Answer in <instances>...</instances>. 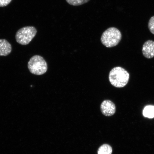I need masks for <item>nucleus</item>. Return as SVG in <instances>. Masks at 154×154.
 I'll use <instances>...</instances> for the list:
<instances>
[{"mask_svg": "<svg viewBox=\"0 0 154 154\" xmlns=\"http://www.w3.org/2000/svg\"><path fill=\"white\" fill-rule=\"evenodd\" d=\"M129 78V73L122 67H115L109 73V81L116 88H122L126 86Z\"/></svg>", "mask_w": 154, "mask_h": 154, "instance_id": "1", "label": "nucleus"}, {"mask_svg": "<svg viewBox=\"0 0 154 154\" xmlns=\"http://www.w3.org/2000/svg\"><path fill=\"white\" fill-rule=\"evenodd\" d=\"M122 38V34L118 29L111 27L105 31L102 35L101 41L107 48H112L117 45Z\"/></svg>", "mask_w": 154, "mask_h": 154, "instance_id": "2", "label": "nucleus"}, {"mask_svg": "<svg viewBox=\"0 0 154 154\" xmlns=\"http://www.w3.org/2000/svg\"><path fill=\"white\" fill-rule=\"evenodd\" d=\"M28 67L31 73L37 75L45 74L48 70L47 63L45 59L38 55L31 58L28 63Z\"/></svg>", "mask_w": 154, "mask_h": 154, "instance_id": "3", "label": "nucleus"}, {"mask_svg": "<svg viewBox=\"0 0 154 154\" xmlns=\"http://www.w3.org/2000/svg\"><path fill=\"white\" fill-rule=\"evenodd\" d=\"M37 30L34 27H24L17 32L15 38L17 43L21 45H28L35 36Z\"/></svg>", "mask_w": 154, "mask_h": 154, "instance_id": "4", "label": "nucleus"}, {"mask_svg": "<svg viewBox=\"0 0 154 154\" xmlns=\"http://www.w3.org/2000/svg\"><path fill=\"white\" fill-rule=\"evenodd\" d=\"M100 109L102 113L106 116H111L114 115L116 111V107L112 101L105 100L101 104Z\"/></svg>", "mask_w": 154, "mask_h": 154, "instance_id": "5", "label": "nucleus"}, {"mask_svg": "<svg viewBox=\"0 0 154 154\" xmlns=\"http://www.w3.org/2000/svg\"><path fill=\"white\" fill-rule=\"evenodd\" d=\"M142 52L144 56L147 59L154 57V41L148 40L146 42L142 47Z\"/></svg>", "mask_w": 154, "mask_h": 154, "instance_id": "6", "label": "nucleus"}, {"mask_svg": "<svg viewBox=\"0 0 154 154\" xmlns=\"http://www.w3.org/2000/svg\"><path fill=\"white\" fill-rule=\"evenodd\" d=\"M12 51L10 43L5 39H0V56H7Z\"/></svg>", "mask_w": 154, "mask_h": 154, "instance_id": "7", "label": "nucleus"}, {"mask_svg": "<svg viewBox=\"0 0 154 154\" xmlns=\"http://www.w3.org/2000/svg\"><path fill=\"white\" fill-rule=\"evenodd\" d=\"M143 116L149 119L154 117V106L148 105L144 108L143 111Z\"/></svg>", "mask_w": 154, "mask_h": 154, "instance_id": "8", "label": "nucleus"}, {"mask_svg": "<svg viewBox=\"0 0 154 154\" xmlns=\"http://www.w3.org/2000/svg\"><path fill=\"white\" fill-rule=\"evenodd\" d=\"M112 148L108 144H105L99 148L97 151L98 154H112Z\"/></svg>", "mask_w": 154, "mask_h": 154, "instance_id": "9", "label": "nucleus"}, {"mask_svg": "<svg viewBox=\"0 0 154 154\" xmlns=\"http://www.w3.org/2000/svg\"><path fill=\"white\" fill-rule=\"evenodd\" d=\"M69 5L74 6H78L84 4L90 0H66Z\"/></svg>", "mask_w": 154, "mask_h": 154, "instance_id": "10", "label": "nucleus"}, {"mask_svg": "<svg viewBox=\"0 0 154 154\" xmlns=\"http://www.w3.org/2000/svg\"><path fill=\"white\" fill-rule=\"evenodd\" d=\"M148 27L150 32L154 35V16L151 17L149 19Z\"/></svg>", "mask_w": 154, "mask_h": 154, "instance_id": "11", "label": "nucleus"}, {"mask_svg": "<svg viewBox=\"0 0 154 154\" xmlns=\"http://www.w3.org/2000/svg\"><path fill=\"white\" fill-rule=\"evenodd\" d=\"M12 0H0V7H4L8 5Z\"/></svg>", "mask_w": 154, "mask_h": 154, "instance_id": "12", "label": "nucleus"}]
</instances>
